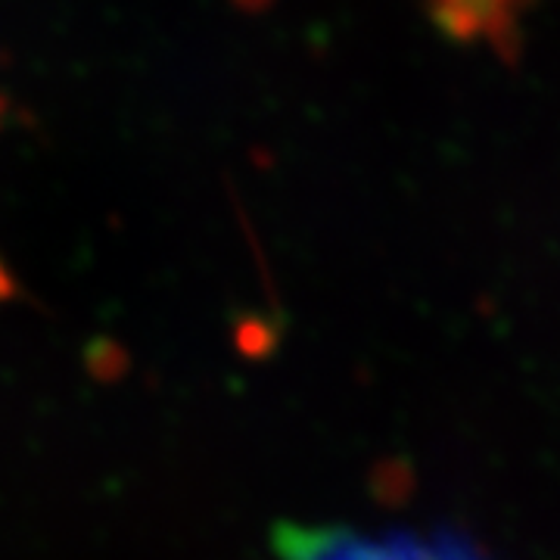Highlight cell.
<instances>
[{"label":"cell","mask_w":560,"mask_h":560,"mask_svg":"<svg viewBox=\"0 0 560 560\" xmlns=\"http://www.w3.org/2000/svg\"><path fill=\"white\" fill-rule=\"evenodd\" d=\"M430 16L448 38L489 40L495 50L514 38L521 0H427Z\"/></svg>","instance_id":"obj_1"},{"label":"cell","mask_w":560,"mask_h":560,"mask_svg":"<svg viewBox=\"0 0 560 560\" xmlns=\"http://www.w3.org/2000/svg\"><path fill=\"white\" fill-rule=\"evenodd\" d=\"M234 3L241 7L243 13H261V10L271 7V0H234Z\"/></svg>","instance_id":"obj_2"}]
</instances>
